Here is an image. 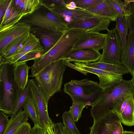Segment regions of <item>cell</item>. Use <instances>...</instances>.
I'll return each mask as SVG.
<instances>
[{"mask_svg":"<svg viewBox=\"0 0 134 134\" xmlns=\"http://www.w3.org/2000/svg\"><path fill=\"white\" fill-rule=\"evenodd\" d=\"M104 0H74L77 8L85 10L102 3Z\"/></svg>","mask_w":134,"mask_h":134,"instance_id":"d6a6232c","label":"cell"},{"mask_svg":"<svg viewBox=\"0 0 134 134\" xmlns=\"http://www.w3.org/2000/svg\"><path fill=\"white\" fill-rule=\"evenodd\" d=\"M43 129L39 124H34L31 128L30 134H41Z\"/></svg>","mask_w":134,"mask_h":134,"instance_id":"60d3db41","label":"cell"},{"mask_svg":"<svg viewBox=\"0 0 134 134\" xmlns=\"http://www.w3.org/2000/svg\"><path fill=\"white\" fill-rule=\"evenodd\" d=\"M31 29V26L29 25L19 22L12 27L0 31V52L11 42L30 32Z\"/></svg>","mask_w":134,"mask_h":134,"instance_id":"8fae6325","label":"cell"},{"mask_svg":"<svg viewBox=\"0 0 134 134\" xmlns=\"http://www.w3.org/2000/svg\"><path fill=\"white\" fill-rule=\"evenodd\" d=\"M132 75V78L131 80V81L132 86L134 88V72Z\"/></svg>","mask_w":134,"mask_h":134,"instance_id":"f6af8a7d","label":"cell"},{"mask_svg":"<svg viewBox=\"0 0 134 134\" xmlns=\"http://www.w3.org/2000/svg\"><path fill=\"white\" fill-rule=\"evenodd\" d=\"M87 105L84 103L72 102V105L68 112L75 122H77L80 119L83 110Z\"/></svg>","mask_w":134,"mask_h":134,"instance_id":"f546056e","label":"cell"},{"mask_svg":"<svg viewBox=\"0 0 134 134\" xmlns=\"http://www.w3.org/2000/svg\"><path fill=\"white\" fill-rule=\"evenodd\" d=\"M66 8L70 10L74 9L77 8L74 0H71L69 3L67 4Z\"/></svg>","mask_w":134,"mask_h":134,"instance_id":"b9f144b4","label":"cell"},{"mask_svg":"<svg viewBox=\"0 0 134 134\" xmlns=\"http://www.w3.org/2000/svg\"><path fill=\"white\" fill-rule=\"evenodd\" d=\"M31 97V92L28 86L24 89L19 88L17 103L13 114H17L22 110L26 102Z\"/></svg>","mask_w":134,"mask_h":134,"instance_id":"4316f807","label":"cell"},{"mask_svg":"<svg viewBox=\"0 0 134 134\" xmlns=\"http://www.w3.org/2000/svg\"><path fill=\"white\" fill-rule=\"evenodd\" d=\"M28 33L18 37L10 43L0 52V59H5L14 54L25 40Z\"/></svg>","mask_w":134,"mask_h":134,"instance_id":"cb8c5ba5","label":"cell"},{"mask_svg":"<svg viewBox=\"0 0 134 134\" xmlns=\"http://www.w3.org/2000/svg\"><path fill=\"white\" fill-rule=\"evenodd\" d=\"M118 15V17L129 16L128 5L131 0H109Z\"/></svg>","mask_w":134,"mask_h":134,"instance_id":"83f0119b","label":"cell"},{"mask_svg":"<svg viewBox=\"0 0 134 134\" xmlns=\"http://www.w3.org/2000/svg\"><path fill=\"white\" fill-rule=\"evenodd\" d=\"M107 37V34L87 31L78 40L73 50L90 48L99 51L104 47Z\"/></svg>","mask_w":134,"mask_h":134,"instance_id":"30bf717a","label":"cell"},{"mask_svg":"<svg viewBox=\"0 0 134 134\" xmlns=\"http://www.w3.org/2000/svg\"><path fill=\"white\" fill-rule=\"evenodd\" d=\"M64 31L56 32H40L33 33L39 39L43 46L44 50L42 54L48 52L56 44Z\"/></svg>","mask_w":134,"mask_h":134,"instance_id":"ffe728a7","label":"cell"},{"mask_svg":"<svg viewBox=\"0 0 134 134\" xmlns=\"http://www.w3.org/2000/svg\"><path fill=\"white\" fill-rule=\"evenodd\" d=\"M116 22L115 29L116 30L119 35L124 49L126 43L127 36L129 34V27L127 17H118Z\"/></svg>","mask_w":134,"mask_h":134,"instance_id":"484cf974","label":"cell"},{"mask_svg":"<svg viewBox=\"0 0 134 134\" xmlns=\"http://www.w3.org/2000/svg\"><path fill=\"white\" fill-rule=\"evenodd\" d=\"M120 120L119 117L111 109L100 117L94 121L90 127L89 134H110L109 125L111 123Z\"/></svg>","mask_w":134,"mask_h":134,"instance_id":"9a60e30c","label":"cell"},{"mask_svg":"<svg viewBox=\"0 0 134 134\" xmlns=\"http://www.w3.org/2000/svg\"><path fill=\"white\" fill-rule=\"evenodd\" d=\"M111 20L106 18L96 15L66 24L67 29H75L85 30L88 31L99 32L109 30L108 27Z\"/></svg>","mask_w":134,"mask_h":134,"instance_id":"9c48e42d","label":"cell"},{"mask_svg":"<svg viewBox=\"0 0 134 134\" xmlns=\"http://www.w3.org/2000/svg\"><path fill=\"white\" fill-rule=\"evenodd\" d=\"M66 65L63 59L49 64L34 77L48 102L56 93L60 92Z\"/></svg>","mask_w":134,"mask_h":134,"instance_id":"3957f363","label":"cell"},{"mask_svg":"<svg viewBox=\"0 0 134 134\" xmlns=\"http://www.w3.org/2000/svg\"><path fill=\"white\" fill-rule=\"evenodd\" d=\"M40 7L32 13L24 16L19 22L30 26V32L32 33L62 32L66 30V24L60 18L47 9L46 12H43Z\"/></svg>","mask_w":134,"mask_h":134,"instance_id":"5b68a950","label":"cell"},{"mask_svg":"<svg viewBox=\"0 0 134 134\" xmlns=\"http://www.w3.org/2000/svg\"><path fill=\"white\" fill-rule=\"evenodd\" d=\"M48 10L60 18L66 24L95 15L86 10L77 8L72 10L64 8Z\"/></svg>","mask_w":134,"mask_h":134,"instance_id":"4fadbf2b","label":"cell"},{"mask_svg":"<svg viewBox=\"0 0 134 134\" xmlns=\"http://www.w3.org/2000/svg\"><path fill=\"white\" fill-rule=\"evenodd\" d=\"M13 65L14 79L18 87L24 89L27 85L28 72L31 67L26 62L15 63Z\"/></svg>","mask_w":134,"mask_h":134,"instance_id":"d6986e66","label":"cell"},{"mask_svg":"<svg viewBox=\"0 0 134 134\" xmlns=\"http://www.w3.org/2000/svg\"><path fill=\"white\" fill-rule=\"evenodd\" d=\"M129 16L127 17L129 33L134 32V0H131L128 5Z\"/></svg>","mask_w":134,"mask_h":134,"instance_id":"836d02e7","label":"cell"},{"mask_svg":"<svg viewBox=\"0 0 134 134\" xmlns=\"http://www.w3.org/2000/svg\"><path fill=\"white\" fill-rule=\"evenodd\" d=\"M10 1V0H0V22Z\"/></svg>","mask_w":134,"mask_h":134,"instance_id":"f35d334b","label":"cell"},{"mask_svg":"<svg viewBox=\"0 0 134 134\" xmlns=\"http://www.w3.org/2000/svg\"><path fill=\"white\" fill-rule=\"evenodd\" d=\"M120 120L124 125L134 126V94L130 98L121 114Z\"/></svg>","mask_w":134,"mask_h":134,"instance_id":"603a6c76","label":"cell"},{"mask_svg":"<svg viewBox=\"0 0 134 134\" xmlns=\"http://www.w3.org/2000/svg\"><path fill=\"white\" fill-rule=\"evenodd\" d=\"M64 125L61 122L54 124V134H64Z\"/></svg>","mask_w":134,"mask_h":134,"instance_id":"ab89813d","label":"cell"},{"mask_svg":"<svg viewBox=\"0 0 134 134\" xmlns=\"http://www.w3.org/2000/svg\"><path fill=\"white\" fill-rule=\"evenodd\" d=\"M62 118L64 126L76 134H81L76 127L75 122L69 115L68 111L64 112Z\"/></svg>","mask_w":134,"mask_h":134,"instance_id":"1f68e13d","label":"cell"},{"mask_svg":"<svg viewBox=\"0 0 134 134\" xmlns=\"http://www.w3.org/2000/svg\"><path fill=\"white\" fill-rule=\"evenodd\" d=\"M27 86L35 105L39 125L48 134H54V124L50 118L48 111V102L35 79H28Z\"/></svg>","mask_w":134,"mask_h":134,"instance_id":"8992f818","label":"cell"},{"mask_svg":"<svg viewBox=\"0 0 134 134\" xmlns=\"http://www.w3.org/2000/svg\"><path fill=\"white\" fill-rule=\"evenodd\" d=\"M9 116L1 111L0 112V134H3L9 122Z\"/></svg>","mask_w":134,"mask_h":134,"instance_id":"d590c367","label":"cell"},{"mask_svg":"<svg viewBox=\"0 0 134 134\" xmlns=\"http://www.w3.org/2000/svg\"><path fill=\"white\" fill-rule=\"evenodd\" d=\"M26 15L15 5L14 0H10L0 22V31L12 27Z\"/></svg>","mask_w":134,"mask_h":134,"instance_id":"5bb4252c","label":"cell"},{"mask_svg":"<svg viewBox=\"0 0 134 134\" xmlns=\"http://www.w3.org/2000/svg\"><path fill=\"white\" fill-rule=\"evenodd\" d=\"M87 67L95 68L115 74L123 75L130 73L129 70L121 64H112L97 62L88 63H83Z\"/></svg>","mask_w":134,"mask_h":134,"instance_id":"44dd1931","label":"cell"},{"mask_svg":"<svg viewBox=\"0 0 134 134\" xmlns=\"http://www.w3.org/2000/svg\"><path fill=\"white\" fill-rule=\"evenodd\" d=\"M64 92L71 98L72 102L92 106L102 96L104 89L98 82L87 79L72 80L64 85Z\"/></svg>","mask_w":134,"mask_h":134,"instance_id":"6da1fadb","label":"cell"},{"mask_svg":"<svg viewBox=\"0 0 134 134\" xmlns=\"http://www.w3.org/2000/svg\"><path fill=\"white\" fill-rule=\"evenodd\" d=\"M19 88L14 78L13 64H0V110L13 114L16 106Z\"/></svg>","mask_w":134,"mask_h":134,"instance_id":"7a4b0ae2","label":"cell"},{"mask_svg":"<svg viewBox=\"0 0 134 134\" xmlns=\"http://www.w3.org/2000/svg\"><path fill=\"white\" fill-rule=\"evenodd\" d=\"M85 10L112 21H116L118 16V13L109 0H104L100 3Z\"/></svg>","mask_w":134,"mask_h":134,"instance_id":"e0dca14e","label":"cell"},{"mask_svg":"<svg viewBox=\"0 0 134 134\" xmlns=\"http://www.w3.org/2000/svg\"><path fill=\"white\" fill-rule=\"evenodd\" d=\"M127 37L120 63L127 68L132 75L134 72V32L129 33Z\"/></svg>","mask_w":134,"mask_h":134,"instance_id":"2e32d148","label":"cell"},{"mask_svg":"<svg viewBox=\"0 0 134 134\" xmlns=\"http://www.w3.org/2000/svg\"><path fill=\"white\" fill-rule=\"evenodd\" d=\"M41 134H48L46 130H43Z\"/></svg>","mask_w":134,"mask_h":134,"instance_id":"bcb514c9","label":"cell"},{"mask_svg":"<svg viewBox=\"0 0 134 134\" xmlns=\"http://www.w3.org/2000/svg\"><path fill=\"white\" fill-rule=\"evenodd\" d=\"M24 111L28 118L35 124H39L35 104L32 97L25 103L23 107Z\"/></svg>","mask_w":134,"mask_h":134,"instance_id":"f1b7e54d","label":"cell"},{"mask_svg":"<svg viewBox=\"0 0 134 134\" xmlns=\"http://www.w3.org/2000/svg\"><path fill=\"white\" fill-rule=\"evenodd\" d=\"M101 56L102 54L96 50L84 48L72 50L62 59L69 62L88 63L98 61Z\"/></svg>","mask_w":134,"mask_h":134,"instance_id":"7c38bea8","label":"cell"},{"mask_svg":"<svg viewBox=\"0 0 134 134\" xmlns=\"http://www.w3.org/2000/svg\"><path fill=\"white\" fill-rule=\"evenodd\" d=\"M15 5L26 15L34 12L41 6L40 0H14Z\"/></svg>","mask_w":134,"mask_h":134,"instance_id":"d4e9b609","label":"cell"},{"mask_svg":"<svg viewBox=\"0 0 134 134\" xmlns=\"http://www.w3.org/2000/svg\"><path fill=\"white\" fill-rule=\"evenodd\" d=\"M63 132L64 134H76L71 131L65 126L64 128Z\"/></svg>","mask_w":134,"mask_h":134,"instance_id":"7bdbcfd3","label":"cell"},{"mask_svg":"<svg viewBox=\"0 0 134 134\" xmlns=\"http://www.w3.org/2000/svg\"><path fill=\"white\" fill-rule=\"evenodd\" d=\"M123 134H134V132L132 131H124Z\"/></svg>","mask_w":134,"mask_h":134,"instance_id":"ee69618b","label":"cell"},{"mask_svg":"<svg viewBox=\"0 0 134 134\" xmlns=\"http://www.w3.org/2000/svg\"><path fill=\"white\" fill-rule=\"evenodd\" d=\"M31 128L30 124L27 122L23 124L15 134H30Z\"/></svg>","mask_w":134,"mask_h":134,"instance_id":"74e56055","label":"cell"},{"mask_svg":"<svg viewBox=\"0 0 134 134\" xmlns=\"http://www.w3.org/2000/svg\"><path fill=\"white\" fill-rule=\"evenodd\" d=\"M28 118L22 110L17 114H12L3 134H15L23 124L28 122Z\"/></svg>","mask_w":134,"mask_h":134,"instance_id":"7402d4cb","label":"cell"},{"mask_svg":"<svg viewBox=\"0 0 134 134\" xmlns=\"http://www.w3.org/2000/svg\"><path fill=\"white\" fill-rule=\"evenodd\" d=\"M107 34L103 53L98 61L110 64H120L123 49L119 35L115 29L109 30Z\"/></svg>","mask_w":134,"mask_h":134,"instance_id":"52a82bcc","label":"cell"},{"mask_svg":"<svg viewBox=\"0 0 134 134\" xmlns=\"http://www.w3.org/2000/svg\"><path fill=\"white\" fill-rule=\"evenodd\" d=\"M44 50L43 47L41 45L39 39L35 35L30 32L29 33L25 40L19 46L14 54H26L35 52L39 53L41 55Z\"/></svg>","mask_w":134,"mask_h":134,"instance_id":"ac0fdd59","label":"cell"},{"mask_svg":"<svg viewBox=\"0 0 134 134\" xmlns=\"http://www.w3.org/2000/svg\"><path fill=\"white\" fill-rule=\"evenodd\" d=\"M110 134H123V128L120 120L112 122L109 125Z\"/></svg>","mask_w":134,"mask_h":134,"instance_id":"e575fe53","label":"cell"},{"mask_svg":"<svg viewBox=\"0 0 134 134\" xmlns=\"http://www.w3.org/2000/svg\"><path fill=\"white\" fill-rule=\"evenodd\" d=\"M41 55L40 54L37 52L29 53L24 55L14 63L26 62L30 60H34V59L40 57Z\"/></svg>","mask_w":134,"mask_h":134,"instance_id":"8d00e7d4","label":"cell"},{"mask_svg":"<svg viewBox=\"0 0 134 134\" xmlns=\"http://www.w3.org/2000/svg\"><path fill=\"white\" fill-rule=\"evenodd\" d=\"M64 60L66 66L72 68L85 75H87L88 73H92L97 75L99 80V84L104 89L119 83L124 80L123 76L122 75L88 67L84 65L82 63H75L72 64Z\"/></svg>","mask_w":134,"mask_h":134,"instance_id":"ba28073f","label":"cell"},{"mask_svg":"<svg viewBox=\"0 0 134 134\" xmlns=\"http://www.w3.org/2000/svg\"><path fill=\"white\" fill-rule=\"evenodd\" d=\"M134 94V88L130 80L121 82L104 89L99 100L92 106L91 116L95 120L111 109L114 104L120 99Z\"/></svg>","mask_w":134,"mask_h":134,"instance_id":"277c9868","label":"cell"},{"mask_svg":"<svg viewBox=\"0 0 134 134\" xmlns=\"http://www.w3.org/2000/svg\"><path fill=\"white\" fill-rule=\"evenodd\" d=\"M132 94L124 97L116 102L111 110L120 118L121 114L124 110L130 97Z\"/></svg>","mask_w":134,"mask_h":134,"instance_id":"4dcf8cb0","label":"cell"}]
</instances>
